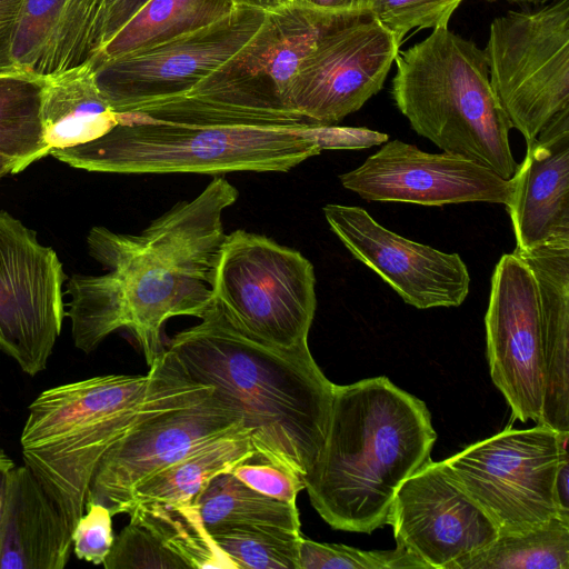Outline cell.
I'll return each mask as SVG.
<instances>
[{"mask_svg":"<svg viewBox=\"0 0 569 569\" xmlns=\"http://www.w3.org/2000/svg\"><path fill=\"white\" fill-rule=\"evenodd\" d=\"M320 130L267 84L218 68L187 91L128 107L103 136L49 156L110 173L288 172L323 151Z\"/></svg>","mask_w":569,"mask_h":569,"instance_id":"6da1fadb","label":"cell"},{"mask_svg":"<svg viewBox=\"0 0 569 569\" xmlns=\"http://www.w3.org/2000/svg\"><path fill=\"white\" fill-rule=\"evenodd\" d=\"M239 192L216 177L193 199L179 201L139 234L93 227L89 254L107 270L73 274L68 317L74 346L89 353L110 333L129 330L150 367L172 317L202 318L212 302L216 263L226 238L222 216Z\"/></svg>","mask_w":569,"mask_h":569,"instance_id":"7a4b0ae2","label":"cell"},{"mask_svg":"<svg viewBox=\"0 0 569 569\" xmlns=\"http://www.w3.org/2000/svg\"><path fill=\"white\" fill-rule=\"evenodd\" d=\"M167 349L193 380L238 409L254 458L309 472L325 445L335 393L309 348L284 350L248 337L212 299L201 322L173 336Z\"/></svg>","mask_w":569,"mask_h":569,"instance_id":"3957f363","label":"cell"},{"mask_svg":"<svg viewBox=\"0 0 569 569\" xmlns=\"http://www.w3.org/2000/svg\"><path fill=\"white\" fill-rule=\"evenodd\" d=\"M212 392L167 348L146 375H103L47 389L29 406L20 438L24 465L72 531L94 470L118 440L147 419Z\"/></svg>","mask_w":569,"mask_h":569,"instance_id":"277c9868","label":"cell"},{"mask_svg":"<svg viewBox=\"0 0 569 569\" xmlns=\"http://www.w3.org/2000/svg\"><path fill=\"white\" fill-rule=\"evenodd\" d=\"M436 440L426 403L387 377L335 385L323 448L303 476L312 507L332 529L371 533Z\"/></svg>","mask_w":569,"mask_h":569,"instance_id":"5b68a950","label":"cell"},{"mask_svg":"<svg viewBox=\"0 0 569 569\" xmlns=\"http://www.w3.org/2000/svg\"><path fill=\"white\" fill-rule=\"evenodd\" d=\"M391 96L411 128L443 152L510 179L511 126L489 80L483 49L438 27L396 58Z\"/></svg>","mask_w":569,"mask_h":569,"instance_id":"8992f818","label":"cell"},{"mask_svg":"<svg viewBox=\"0 0 569 569\" xmlns=\"http://www.w3.org/2000/svg\"><path fill=\"white\" fill-rule=\"evenodd\" d=\"M212 298L248 337L284 350L309 348L316 274L300 251L243 229L230 232L216 263Z\"/></svg>","mask_w":569,"mask_h":569,"instance_id":"52a82bcc","label":"cell"},{"mask_svg":"<svg viewBox=\"0 0 569 569\" xmlns=\"http://www.w3.org/2000/svg\"><path fill=\"white\" fill-rule=\"evenodd\" d=\"M568 437L569 432L542 425L508 428L440 465L489 517L499 535L521 533L560 517L553 483Z\"/></svg>","mask_w":569,"mask_h":569,"instance_id":"ba28073f","label":"cell"},{"mask_svg":"<svg viewBox=\"0 0 569 569\" xmlns=\"http://www.w3.org/2000/svg\"><path fill=\"white\" fill-rule=\"evenodd\" d=\"M483 52L498 101L528 144L569 108V0L495 18Z\"/></svg>","mask_w":569,"mask_h":569,"instance_id":"9c48e42d","label":"cell"},{"mask_svg":"<svg viewBox=\"0 0 569 569\" xmlns=\"http://www.w3.org/2000/svg\"><path fill=\"white\" fill-rule=\"evenodd\" d=\"M64 280L56 251L0 210V349L30 376L46 369L61 332Z\"/></svg>","mask_w":569,"mask_h":569,"instance_id":"30bf717a","label":"cell"},{"mask_svg":"<svg viewBox=\"0 0 569 569\" xmlns=\"http://www.w3.org/2000/svg\"><path fill=\"white\" fill-rule=\"evenodd\" d=\"M400 44L371 14L327 29L301 62L286 104L319 124H338L383 87Z\"/></svg>","mask_w":569,"mask_h":569,"instance_id":"8fae6325","label":"cell"},{"mask_svg":"<svg viewBox=\"0 0 569 569\" xmlns=\"http://www.w3.org/2000/svg\"><path fill=\"white\" fill-rule=\"evenodd\" d=\"M266 12L237 7L222 19L157 46L94 63L113 111L187 91L230 60L253 37Z\"/></svg>","mask_w":569,"mask_h":569,"instance_id":"7c38bea8","label":"cell"},{"mask_svg":"<svg viewBox=\"0 0 569 569\" xmlns=\"http://www.w3.org/2000/svg\"><path fill=\"white\" fill-rule=\"evenodd\" d=\"M485 325L492 382L513 419L538 425L545 388L538 289L530 268L515 252L495 267Z\"/></svg>","mask_w":569,"mask_h":569,"instance_id":"4fadbf2b","label":"cell"},{"mask_svg":"<svg viewBox=\"0 0 569 569\" xmlns=\"http://www.w3.org/2000/svg\"><path fill=\"white\" fill-rule=\"evenodd\" d=\"M242 427L238 409L214 389L197 403L156 415L104 453L92 476L86 501L101 503L112 516L118 515L142 481Z\"/></svg>","mask_w":569,"mask_h":569,"instance_id":"5bb4252c","label":"cell"},{"mask_svg":"<svg viewBox=\"0 0 569 569\" xmlns=\"http://www.w3.org/2000/svg\"><path fill=\"white\" fill-rule=\"evenodd\" d=\"M426 569H463L499 536L489 517L429 459L397 490L387 523Z\"/></svg>","mask_w":569,"mask_h":569,"instance_id":"9a60e30c","label":"cell"},{"mask_svg":"<svg viewBox=\"0 0 569 569\" xmlns=\"http://www.w3.org/2000/svg\"><path fill=\"white\" fill-rule=\"evenodd\" d=\"M343 188L367 201L408 202L429 207L490 202L506 206L511 180L467 158L429 153L400 140L382 147L358 168L342 173Z\"/></svg>","mask_w":569,"mask_h":569,"instance_id":"2e32d148","label":"cell"},{"mask_svg":"<svg viewBox=\"0 0 569 569\" xmlns=\"http://www.w3.org/2000/svg\"><path fill=\"white\" fill-rule=\"evenodd\" d=\"M325 218L350 253L417 308L459 307L470 289L468 268L447 253L388 230L365 209L328 203Z\"/></svg>","mask_w":569,"mask_h":569,"instance_id":"e0dca14e","label":"cell"},{"mask_svg":"<svg viewBox=\"0 0 569 569\" xmlns=\"http://www.w3.org/2000/svg\"><path fill=\"white\" fill-rule=\"evenodd\" d=\"M506 203L518 251L569 242V108L527 144Z\"/></svg>","mask_w":569,"mask_h":569,"instance_id":"ac0fdd59","label":"cell"},{"mask_svg":"<svg viewBox=\"0 0 569 569\" xmlns=\"http://www.w3.org/2000/svg\"><path fill=\"white\" fill-rule=\"evenodd\" d=\"M72 531L26 466L12 469L0 531V569H63Z\"/></svg>","mask_w":569,"mask_h":569,"instance_id":"d6986e66","label":"cell"},{"mask_svg":"<svg viewBox=\"0 0 569 569\" xmlns=\"http://www.w3.org/2000/svg\"><path fill=\"white\" fill-rule=\"evenodd\" d=\"M346 17L350 16L326 13L292 2L266 12L258 31L222 67L268 84L284 101L301 62L319 37Z\"/></svg>","mask_w":569,"mask_h":569,"instance_id":"ffe728a7","label":"cell"},{"mask_svg":"<svg viewBox=\"0 0 569 569\" xmlns=\"http://www.w3.org/2000/svg\"><path fill=\"white\" fill-rule=\"evenodd\" d=\"M117 123L118 114L99 88L91 60L62 74L46 76L42 124L48 156L92 141Z\"/></svg>","mask_w":569,"mask_h":569,"instance_id":"44dd1931","label":"cell"},{"mask_svg":"<svg viewBox=\"0 0 569 569\" xmlns=\"http://www.w3.org/2000/svg\"><path fill=\"white\" fill-rule=\"evenodd\" d=\"M250 433L242 427L158 471L136 487L118 513H128L136 505L148 501L193 503L213 477L254 456Z\"/></svg>","mask_w":569,"mask_h":569,"instance_id":"7402d4cb","label":"cell"},{"mask_svg":"<svg viewBox=\"0 0 569 569\" xmlns=\"http://www.w3.org/2000/svg\"><path fill=\"white\" fill-rule=\"evenodd\" d=\"M233 0H149L90 59L94 63L150 48L230 14Z\"/></svg>","mask_w":569,"mask_h":569,"instance_id":"603a6c76","label":"cell"},{"mask_svg":"<svg viewBox=\"0 0 569 569\" xmlns=\"http://www.w3.org/2000/svg\"><path fill=\"white\" fill-rule=\"evenodd\" d=\"M44 78L29 64L0 68V156L17 160L23 170L48 156L42 124Z\"/></svg>","mask_w":569,"mask_h":569,"instance_id":"cb8c5ba5","label":"cell"},{"mask_svg":"<svg viewBox=\"0 0 569 569\" xmlns=\"http://www.w3.org/2000/svg\"><path fill=\"white\" fill-rule=\"evenodd\" d=\"M193 503L209 535L238 526H274L301 532L297 505L253 490L231 471L213 477Z\"/></svg>","mask_w":569,"mask_h":569,"instance_id":"d4e9b609","label":"cell"},{"mask_svg":"<svg viewBox=\"0 0 569 569\" xmlns=\"http://www.w3.org/2000/svg\"><path fill=\"white\" fill-rule=\"evenodd\" d=\"M128 515L151 529L189 569H237L208 533L194 503L148 501Z\"/></svg>","mask_w":569,"mask_h":569,"instance_id":"484cf974","label":"cell"},{"mask_svg":"<svg viewBox=\"0 0 569 569\" xmlns=\"http://www.w3.org/2000/svg\"><path fill=\"white\" fill-rule=\"evenodd\" d=\"M463 569H569V521L556 517L526 532L499 535Z\"/></svg>","mask_w":569,"mask_h":569,"instance_id":"4316f807","label":"cell"},{"mask_svg":"<svg viewBox=\"0 0 569 569\" xmlns=\"http://www.w3.org/2000/svg\"><path fill=\"white\" fill-rule=\"evenodd\" d=\"M210 536L237 569H298L301 532L274 526H238Z\"/></svg>","mask_w":569,"mask_h":569,"instance_id":"83f0119b","label":"cell"},{"mask_svg":"<svg viewBox=\"0 0 569 569\" xmlns=\"http://www.w3.org/2000/svg\"><path fill=\"white\" fill-rule=\"evenodd\" d=\"M425 565L406 548L366 551L355 547L317 542L301 537L298 569H409Z\"/></svg>","mask_w":569,"mask_h":569,"instance_id":"f1b7e54d","label":"cell"},{"mask_svg":"<svg viewBox=\"0 0 569 569\" xmlns=\"http://www.w3.org/2000/svg\"><path fill=\"white\" fill-rule=\"evenodd\" d=\"M103 567L106 569H189L177 555L163 546L151 529L131 517L130 522L114 537Z\"/></svg>","mask_w":569,"mask_h":569,"instance_id":"f546056e","label":"cell"},{"mask_svg":"<svg viewBox=\"0 0 569 569\" xmlns=\"http://www.w3.org/2000/svg\"><path fill=\"white\" fill-rule=\"evenodd\" d=\"M463 0H375L371 16L392 32L399 44L412 29L448 27Z\"/></svg>","mask_w":569,"mask_h":569,"instance_id":"4dcf8cb0","label":"cell"},{"mask_svg":"<svg viewBox=\"0 0 569 569\" xmlns=\"http://www.w3.org/2000/svg\"><path fill=\"white\" fill-rule=\"evenodd\" d=\"M72 547L78 559L93 565H103L114 535L112 515L106 506L86 501L84 512L72 529Z\"/></svg>","mask_w":569,"mask_h":569,"instance_id":"1f68e13d","label":"cell"},{"mask_svg":"<svg viewBox=\"0 0 569 569\" xmlns=\"http://www.w3.org/2000/svg\"><path fill=\"white\" fill-rule=\"evenodd\" d=\"M66 0H23L16 22L11 59L28 64L27 59L42 43Z\"/></svg>","mask_w":569,"mask_h":569,"instance_id":"d6a6232c","label":"cell"},{"mask_svg":"<svg viewBox=\"0 0 569 569\" xmlns=\"http://www.w3.org/2000/svg\"><path fill=\"white\" fill-rule=\"evenodd\" d=\"M231 472L253 490L291 505H297V496L305 489L301 475L254 456L238 463Z\"/></svg>","mask_w":569,"mask_h":569,"instance_id":"836d02e7","label":"cell"},{"mask_svg":"<svg viewBox=\"0 0 569 569\" xmlns=\"http://www.w3.org/2000/svg\"><path fill=\"white\" fill-rule=\"evenodd\" d=\"M148 1L103 0L94 30V53Z\"/></svg>","mask_w":569,"mask_h":569,"instance_id":"e575fe53","label":"cell"},{"mask_svg":"<svg viewBox=\"0 0 569 569\" xmlns=\"http://www.w3.org/2000/svg\"><path fill=\"white\" fill-rule=\"evenodd\" d=\"M23 0H0V68L13 63L12 36Z\"/></svg>","mask_w":569,"mask_h":569,"instance_id":"d590c367","label":"cell"},{"mask_svg":"<svg viewBox=\"0 0 569 569\" xmlns=\"http://www.w3.org/2000/svg\"><path fill=\"white\" fill-rule=\"evenodd\" d=\"M292 3L338 16L371 14L375 0H291Z\"/></svg>","mask_w":569,"mask_h":569,"instance_id":"8d00e7d4","label":"cell"},{"mask_svg":"<svg viewBox=\"0 0 569 569\" xmlns=\"http://www.w3.org/2000/svg\"><path fill=\"white\" fill-rule=\"evenodd\" d=\"M569 456L567 449L561 451L557 467L553 493L560 518L569 521Z\"/></svg>","mask_w":569,"mask_h":569,"instance_id":"74e56055","label":"cell"},{"mask_svg":"<svg viewBox=\"0 0 569 569\" xmlns=\"http://www.w3.org/2000/svg\"><path fill=\"white\" fill-rule=\"evenodd\" d=\"M14 468L12 459L0 447V531L2 527L9 480Z\"/></svg>","mask_w":569,"mask_h":569,"instance_id":"f35d334b","label":"cell"},{"mask_svg":"<svg viewBox=\"0 0 569 569\" xmlns=\"http://www.w3.org/2000/svg\"><path fill=\"white\" fill-rule=\"evenodd\" d=\"M233 2L237 7H247L270 12L291 3V0H233Z\"/></svg>","mask_w":569,"mask_h":569,"instance_id":"ab89813d","label":"cell"},{"mask_svg":"<svg viewBox=\"0 0 569 569\" xmlns=\"http://www.w3.org/2000/svg\"><path fill=\"white\" fill-rule=\"evenodd\" d=\"M22 170L21 164L17 160L0 156V179L8 174L19 173Z\"/></svg>","mask_w":569,"mask_h":569,"instance_id":"60d3db41","label":"cell"},{"mask_svg":"<svg viewBox=\"0 0 569 569\" xmlns=\"http://www.w3.org/2000/svg\"><path fill=\"white\" fill-rule=\"evenodd\" d=\"M103 0H84L86 20L92 24L97 23L100 8Z\"/></svg>","mask_w":569,"mask_h":569,"instance_id":"b9f144b4","label":"cell"},{"mask_svg":"<svg viewBox=\"0 0 569 569\" xmlns=\"http://www.w3.org/2000/svg\"><path fill=\"white\" fill-rule=\"evenodd\" d=\"M488 1H498V0H488ZM507 2H512V3H533V4H538V3H543L546 1H549V0H505Z\"/></svg>","mask_w":569,"mask_h":569,"instance_id":"7bdbcfd3","label":"cell"}]
</instances>
